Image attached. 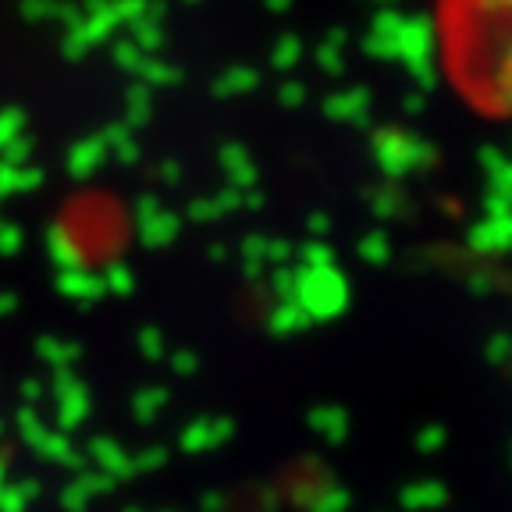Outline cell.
I'll use <instances>...</instances> for the list:
<instances>
[{"label":"cell","mask_w":512,"mask_h":512,"mask_svg":"<svg viewBox=\"0 0 512 512\" xmlns=\"http://www.w3.org/2000/svg\"><path fill=\"white\" fill-rule=\"evenodd\" d=\"M448 68L477 107L488 114L512 111V32L488 43L448 50Z\"/></svg>","instance_id":"cell-1"},{"label":"cell","mask_w":512,"mask_h":512,"mask_svg":"<svg viewBox=\"0 0 512 512\" xmlns=\"http://www.w3.org/2000/svg\"><path fill=\"white\" fill-rule=\"evenodd\" d=\"M434 22L427 15H409L399 29V61L409 68L416 86L431 93L438 86V61H434Z\"/></svg>","instance_id":"cell-2"},{"label":"cell","mask_w":512,"mask_h":512,"mask_svg":"<svg viewBox=\"0 0 512 512\" xmlns=\"http://www.w3.org/2000/svg\"><path fill=\"white\" fill-rule=\"evenodd\" d=\"M374 157L388 178H402L416 168H431L438 153L431 143H424L413 132H399V128H381L374 136Z\"/></svg>","instance_id":"cell-3"},{"label":"cell","mask_w":512,"mask_h":512,"mask_svg":"<svg viewBox=\"0 0 512 512\" xmlns=\"http://www.w3.org/2000/svg\"><path fill=\"white\" fill-rule=\"evenodd\" d=\"M349 299V288H345V278L331 267H313V271L303 274V303L310 313L317 317H331L338 313Z\"/></svg>","instance_id":"cell-4"},{"label":"cell","mask_w":512,"mask_h":512,"mask_svg":"<svg viewBox=\"0 0 512 512\" xmlns=\"http://www.w3.org/2000/svg\"><path fill=\"white\" fill-rule=\"evenodd\" d=\"M470 249L473 253L495 256L512 249V214L509 217H484L470 232Z\"/></svg>","instance_id":"cell-5"},{"label":"cell","mask_w":512,"mask_h":512,"mask_svg":"<svg viewBox=\"0 0 512 512\" xmlns=\"http://www.w3.org/2000/svg\"><path fill=\"white\" fill-rule=\"evenodd\" d=\"M480 168L488 171V192L491 196H502V200L512 203V160L505 157L498 146H484L477 153Z\"/></svg>","instance_id":"cell-6"},{"label":"cell","mask_w":512,"mask_h":512,"mask_svg":"<svg viewBox=\"0 0 512 512\" xmlns=\"http://www.w3.org/2000/svg\"><path fill=\"white\" fill-rule=\"evenodd\" d=\"M367 107H370V96L363 89H349V93H338L328 100V114L338 121H352V125H367Z\"/></svg>","instance_id":"cell-7"},{"label":"cell","mask_w":512,"mask_h":512,"mask_svg":"<svg viewBox=\"0 0 512 512\" xmlns=\"http://www.w3.org/2000/svg\"><path fill=\"white\" fill-rule=\"evenodd\" d=\"M402 502H406L409 509H438V505H445V488L434 484V480L413 484V488L402 491Z\"/></svg>","instance_id":"cell-8"},{"label":"cell","mask_w":512,"mask_h":512,"mask_svg":"<svg viewBox=\"0 0 512 512\" xmlns=\"http://www.w3.org/2000/svg\"><path fill=\"white\" fill-rule=\"evenodd\" d=\"M402 22H406V15H402V11H392V8L377 11V18L370 22V36H381V40H399Z\"/></svg>","instance_id":"cell-9"},{"label":"cell","mask_w":512,"mask_h":512,"mask_svg":"<svg viewBox=\"0 0 512 512\" xmlns=\"http://www.w3.org/2000/svg\"><path fill=\"white\" fill-rule=\"evenodd\" d=\"M360 256L367 264H388V256H392V242L384 232H370L367 239L360 242Z\"/></svg>","instance_id":"cell-10"},{"label":"cell","mask_w":512,"mask_h":512,"mask_svg":"<svg viewBox=\"0 0 512 512\" xmlns=\"http://www.w3.org/2000/svg\"><path fill=\"white\" fill-rule=\"evenodd\" d=\"M402 196L392 189V185H384V189H377L374 192V200H370V207H374V214L377 217H395L399 214V207H402Z\"/></svg>","instance_id":"cell-11"},{"label":"cell","mask_w":512,"mask_h":512,"mask_svg":"<svg viewBox=\"0 0 512 512\" xmlns=\"http://www.w3.org/2000/svg\"><path fill=\"white\" fill-rule=\"evenodd\" d=\"M363 50L377 61H399V40H381V36H367Z\"/></svg>","instance_id":"cell-12"},{"label":"cell","mask_w":512,"mask_h":512,"mask_svg":"<svg viewBox=\"0 0 512 512\" xmlns=\"http://www.w3.org/2000/svg\"><path fill=\"white\" fill-rule=\"evenodd\" d=\"M320 68H324V72H331V75L342 72L345 61H342V54H338V47H320Z\"/></svg>","instance_id":"cell-13"},{"label":"cell","mask_w":512,"mask_h":512,"mask_svg":"<svg viewBox=\"0 0 512 512\" xmlns=\"http://www.w3.org/2000/svg\"><path fill=\"white\" fill-rule=\"evenodd\" d=\"M296 54H299V43L285 40V43H281V50H278V64H292V61H296Z\"/></svg>","instance_id":"cell-14"},{"label":"cell","mask_w":512,"mask_h":512,"mask_svg":"<svg viewBox=\"0 0 512 512\" xmlns=\"http://www.w3.org/2000/svg\"><path fill=\"white\" fill-rule=\"evenodd\" d=\"M441 438H445V434H441V427H431V431L420 434V448H438Z\"/></svg>","instance_id":"cell-15"},{"label":"cell","mask_w":512,"mask_h":512,"mask_svg":"<svg viewBox=\"0 0 512 512\" xmlns=\"http://www.w3.org/2000/svg\"><path fill=\"white\" fill-rule=\"evenodd\" d=\"M427 107V96L424 93H413V96H406V111L409 114H420Z\"/></svg>","instance_id":"cell-16"},{"label":"cell","mask_w":512,"mask_h":512,"mask_svg":"<svg viewBox=\"0 0 512 512\" xmlns=\"http://www.w3.org/2000/svg\"><path fill=\"white\" fill-rule=\"evenodd\" d=\"M288 104H296V100H299V96H303V89H299V86H292V89H288Z\"/></svg>","instance_id":"cell-17"}]
</instances>
